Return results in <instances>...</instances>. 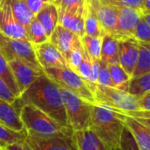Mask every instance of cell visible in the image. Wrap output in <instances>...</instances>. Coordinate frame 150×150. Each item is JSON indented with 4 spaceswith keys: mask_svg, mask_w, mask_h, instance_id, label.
Returning <instances> with one entry per match:
<instances>
[{
    "mask_svg": "<svg viewBox=\"0 0 150 150\" xmlns=\"http://www.w3.org/2000/svg\"><path fill=\"white\" fill-rule=\"evenodd\" d=\"M98 85L100 86H106V87H113L110 70L108 68V64L102 62L100 60V68L99 73L98 77Z\"/></svg>",
    "mask_w": 150,
    "mask_h": 150,
    "instance_id": "obj_36",
    "label": "cell"
},
{
    "mask_svg": "<svg viewBox=\"0 0 150 150\" xmlns=\"http://www.w3.org/2000/svg\"><path fill=\"white\" fill-rule=\"evenodd\" d=\"M0 53L7 62L18 59L38 69L43 70L36 58L33 46L27 40L10 38L0 33Z\"/></svg>",
    "mask_w": 150,
    "mask_h": 150,
    "instance_id": "obj_7",
    "label": "cell"
},
{
    "mask_svg": "<svg viewBox=\"0 0 150 150\" xmlns=\"http://www.w3.org/2000/svg\"><path fill=\"white\" fill-rule=\"evenodd\" d=\"M83 52L84 50L81 43L70 52L69 57L67 58V63L69 65V68L75 72L76 71V69H78L79 65L82 62V60L83 57Z\"/></svg>",
    "mask_w": 150,
    "mask_h": 150,
    "instance_id": "obj_34",
    "label": "cell"
},
{
    "mask_svg": "<svg viewBox=\"0 0 150 150\" xmlns=\"http://www.w3.org/2000/svg\"><path fill=\"white\" fill-rule=\"evenodd\" d=\"M108 68L110 70L113 88L127 92L128 83L131 76L125 71L120 63L108 64Z\"/></svg>",
    "mask_w": 150,
    "mask_h": 150,
    "instance_id": "obj_25",
    "label": "cell"
},
{
    "mask_svg": "<svg viewBox=\"0 0 150 150\" xmlns=\"http://www.w3.org/2000/svg\"><path fill=\"white\" fill-rule=\"evenodd\" d=\"M0 78L5 83L10 91L13 93V95L18 98L19 97V91L14 81L13 76L8 65V62L5 61L2 54L0 53Z\"/></svg>",
    "mask_w": 150,
    "mask_h": 150,
    "instance_id": "obj_29",
    "label": "cell"
},
{
    "mask_svg": "<svg viewBox=\"0 0 150 150\" xmlns=\"http://www.w3.org/2000/svg\"><path fill=\"white\" fill-rule=\"evenodd\" d=\"M119 63L131 76L139 54V41L134 37L118 40Z\"/></svg>",
    "mask_w": 150,
    "mask_h": 150,
    "instance_id": "obj_12",
    "label": "cell"
},
{
    "mask_svg": "<svg viewBox=\"0 0 150 150\" xmlns=\"http://www.w3.org/2000/svg\"><path fill=\"white\" fill-rule=\"evenodd\" d=\"M82 46L91 60H100L102 38L84 34L81 39Z\"/></svg>",
    "mask_w": 150,
    "mask_h": 150,
    "instance_id": "obj_28",
    "label": "cell"
},
{
    "mask_svg": "<svg viewBox=\"0 0 150 150\" xmlns=\"http://www.w3.org/2000/svg\"><path fill=\"white\" fill-rule=\"evenodd\" d=\"M116 150H141L136 144L129 130L125 127L121 134L119 149Z\"/></svg>",
    "mask_w": 150,
    "mask_h": 150,
    "instance_id": "obj_35",
    "label": "cell"
},
{
    "mask_svg": "<svg viewBox=\"0 0 150 150\" xmlns=\"http://www.w3.org/2000/svg\"><path fill=\"white\" fill-rule=\"evenodd\" d=\"M149 91H150V73L130 78L127 90L130 95L138 99Z\"/></svg>",
    "mask_w": 150,
    "mask_h": 150,
    "instance_id": "obj_26",
    "label": "cell"
},
{
    "mask_svg": "<svg viewBox=\"0 0 150 150\" xmlns=\"http://www.w3.org/2000/svg\"><path fill=\"white\" fill-rule=\"evenodd\" d=\"M133 37L138 41L150 43V25L148 24L142 18L135 27L133 33Z\"/></svg>",
    "mask_w": 150,
    "mask_h": 150,
    "instance_id": "obj_33",
    "label": "cell"
},
{
    "mask_svg": "<svg viewBox=\"0 0 150 150\" xmlns=\"http://www.w3.org/2000/svg\"><path fill=\"white\" fill-rule=\"evenodd\" d=\"M125 127L129 130L141 150H150V126L129 116H125Z\"/></svg>",
    "mask_w": 150,
    "mask_h": 150,
    "instance_id": "obj_16",
    "label": "cell"
},
{
    "mask_svg": "<svg viewBox=\"0 0 150 150\" xmlns=\"http://www.w3.org/2000/svg\"><path fill=\"white\" fill-rule=\"evenodd\" d=\"M0 147H5V146H4L3 143H1V142H0Z\"/></svg>",
    "mask_w": 150,
    "mask_h": 150,
    "instance_id": "obj_43",
    "label": "cell"
},
{
    "mask_svg": "<svg viewBox=\"0 0 150 150\" xmlns=\"http://www.w3.org/2000/svg\"><path fill=\"white\" fill-rule=\"evenodd\" d=\"M19 119L26 134L37 138L72 136L70 128L62 127L50 116L32 105H22L18 110Z\"/></svg>",
    "mask_w": 150,
    "mask_h": 150,
    "instance_id": "obj_4",
    "label": "cell"
},
{
    "mask_svg": "<svg viewBox=\"0 0 150 150\" xmlns=\"http://www.w3.org/2000/svg\"><path fill=\"white\" fill-rule=\"evenodd\" d=\"M90 2L105 33L113 35L118 19L119 7L100 0H90Z\"/></svg>",
    "mask_w": 150,
    "mask_h": 150,
    "instance_id": "obj_13",
    "label": "cell"
},
{
    "mask_svg": "<svg viewBox=\"0 0 150 150\" xmlns=\"http://www.w3.org/2000/svg\"><path fill=\"white\" fill-rule=\"evenodd\" d=\"M58 10L52 3L47 4L36 15L35 18L41 24L49 39L51 33L58 25Z\"/></svg>",
    "mask_w": 150,
    "mask_h": 150,
    "instance_id": "obj_21",
    "label": "cell"
},
{
    "mask_svg": "<svg viewBox=\"0 0 150 150\" xmlns=\"http://www.w3.org/2000/svg\"><path fill=\"white\" fill-rule=\"evenodd\" d=\"M0 123L16 132L24 133V126L19 119L18 110L13 104L0 98Z\"/></svg>",
    "mask_w": 150,
    "mask_h": 150,
    "instance_id": "obj_19",
    "label": "cell"
},
{
    "mask_svg": "<svg viewBox=\"0 0 150 150\" xmlns=\"http://www.w3.org/2000/svg\"><path fill=\"white\" fill-rule=\"evenodd\" d=\"M11 7L15 18L26 31L35 15L29 10L25 0H11Z\"/></svg>",
    "mask_w": 150,
    "mask_h": 150,
    "instance_id": "obj_24",
    "label": "cell"
},
{
    "mask_svg": "<svg viewBox=\"0 0 150 150\" xmlns=\"http://www.w3.org/2000/svg\"><path fill=\"white\" fill-rule=\"evenodd\" d=\"M7 150H33L31 149V147L28 145V143L25 141L20 142H16L11 145L6 146Z\"/></svg>",
    "mask_w": 150,
    "mask_h": 150,
    "instance_id": "obj_41",
    "label": "cell"
},
{
    "mask_svg": "<svg viewBox=\"0 0 150 150\" xmlns=\"http://www.w3.org/2000/svg\"><path fill=\"white\" fill-rule=\"evenodd\" d=\"M26 33L28 36L29 42L33 46L40 45L49 40L45 29L35 18L33 19V21L26 28Z\"/></svg>",
    "mask_w": 150,
    "mask_h": 150,
    "instance_id": "obj_27",
    "label": "cell"
},
{
    "mask_svg": "<svg viewBox=\"0 0 150 150\" xmlns=\"http://www.w3.org/2000/svg\"><path fill=\"white\" fill-rule=\"evenodd\" d=\"M29 10L36 15L40 10H42L47 4L52 3V0H25Z\"/></svg>",
    "mask_w": 150,
    "mask_h": 150,
    "instance_id": "obj_38",
    "label": "cell"
},
{
    "mask_svg": "<svg viewBox=\"0 0 150 150\" xmlns=\"http://www.w3.org/2000/svg\"><path fill=\"white\" fill-rule=\"evenodd\" d=\"M43 71L61 88L71 91L88 103H95L94 94L88 83L69 68H47Z\"/></svg>",
    "mask_w": 150,
    "mask_h": 150,
    "instance_id": "obj_5",
    "label": "cell"
},
{
    "mask_svg": "<svg viewBox=\"0 0 150 150\" xmlns=\"http://www.w3.org/2000/svg\"><path fill=\"white\" fill-rule=\"evenodd\" d=\"M8 65L19 91V96L39 76L44 74L43 70L38 69L18 59H14L8 62Z\"/></svg>",
    "mask_w": 150,
    "mask_h": 150,
    "instance_id": "obj_9",
    "label": "cell"
},
{
    "mask_svg": "<svg viewBox=\"0 0 150 150\" xmlns=\"http://www.w3.org/2000/svg\"><path fill=\"white\" fill-rule=\"evenodd\" d=\"M25 104L37 107L62 127L69 128L61 87L45 73L39 76L13 103L18 110Z\"/></svg>",
    "mask_w": 150,
    "mask_h": 150,
    "instance_id": "obj_1",
    "label": "cell"
},
{
    "mask_svg": "<svg viewBox=\"0 0 150 150\" xmlns=\"http://www.w3.org/2000/svg\"><path fill=\"white\" fill-rule=\"evenodd\" d=\"M36 58L44 69L47 68H69L62 53L49 41L33 46Z\"/></svg>",
    "mask_w": 150,
    "mask_h": 150,
    "instance_id": "obj_10",
    "label": "cell"
},
{
    "mask_svg": "<svg viewBox=\"0 0 150 150\" xmlns=\"http://www.w3.org/2000/svg\"><path fill=\"white\" fill-rule=\"evenodd\" d=\"M150 73V47L149 43L139 41V54L136 65L131 77H136Z\"/></svg>",
    "mask_w": 150,
    "mask_h": 150,
    "instance_id": "obj_23",
    "label": "cell"
},
{
    "mask_svg": "<svg viewBox=\"0 0 150 150\" xmlns=\"http://www.w3.org/2000/svg\"><path fill=\"white\" fill-rule=\"evenodd\" d=\"M72 139L76 150H110L90 128L74 132Z\"/></svg>",
    "mask_w": 150,
    "mask_h": 150,
    "instance_id": "obj_17",
    "label": "cell"
},
{
    "mask_svg": "<svg viewBox=\"0 0 150 150\" xmlns=\"http://www.w3.org/2000/svg\"><path fill=\"white\" fill-rule=\"evenodd\" d=\"M0 98L11 104H13L17 99V98L13 95V93L10 91V89L7 87L5 83L1 78H0Z\"/></svg>",
    "mask_w": 150,
    "mask_h": 150,
    "instance_id": "obj_39",
    "label": "cell"
},
{
    "mask_svg": "<svg viewBox=\"0 0 150 150\" xmlns=\"http://www.w3.org/2000/svg\"><path fill=\"white\" fill-rule=\"evenodd\" d=\"M138 104L141 110L144 112H150V91L138 98Z\"/></svg>",
    "mask_w": 150,
    "mask_h": 150,
    "instance_id": "obj_40",
    "label": "cell"
},
{
    "mask_svg": "<svg viewBox=\"0 0 150 150\" xmlns=\"http://www.w3.org/2000/svg\"><path fill=\"white\" fill-rule=\"evenodd\" d=\"M142 18L139 11L128 7H119V14L113 36L117 39L133 37L134 31Z\"/></svg>",
    "mask_w": 150,
    "mask_h": 150,
    "instance_id": "obj_11",
    "label": "cell"
},
{
    "mask_svg": "<svg viewBox=\"0 0 150 150\" xmlns=\"http://www.w3.org/2000/svg\"><path fill=\"white\" fill-rule=\"evenodd\" d=\"M0 33L10 38L29 41L25 29L12 13L11 0H0Z\"/></svg>",
    "mask_w": 150,
    "mask_h": 150,
    "instance_id": "obj_8",
    "label": "cell"
},
{
    "mask_svg": "<svg viewBox=\"0 0 150 150\" xmlns=\"http://www.w3.org/2000/svg\"><path fill=\"white\" fill-rule=\"evenodd\" d=\"M104 3L111 4L117 7H128L135 9L141 12L142 15L150 13L144 9V0H100Z\"/></svg>",
    "mask_w": 150,
    "mask_h": 150,
    "instance_id": "obj_31",
    "label": "cell"
},
{
    "mask_svg": "<svg viewBox=\"0 0 150 150\" xmlns=\"http://www.w3.org/2000/svg\"><path fill=\"white\" fill-rule=\"evenodd\" d=\"M100 60L106 64L119 63L118 40L112 34L105 33L102 37Z\"/></svg>",
    "mask_w": 150,
    "mask_h": 150,
    "instance_id": "obj_22",
    "label": "cell"
},
{
    "mask_svg": "<svg viewBox=\"0 0 150 150\" xmlns=\"http://www.w3.org/2000/svg\"><path fill=\"white\" fill-rule=\"evenodd\" d=\"M49 41L62 53L66 61L70 52L81 44L80 37L59 24L51 33Z\"/></svg>",
    "mask_w": 150,
    "mask_h": 150,
    "instance_id": "obj_15",
    "label": "cell"
},
{
    "mask_svg": "<svg viewBox=\"0 0 150 150\" xmlns=\"http://www.w3.org/2000/svg\"><path fill=\"white\" fill-rule=\"evenodd\" d=\"M72 136L37 138L26 134L25 142L33 150H76Z\"/></svg>",
    "mask_w": 150,
    "mask_h": 150,
    "instance_id": "obj_14",
    "label": "cell"
},
{
    "mask_svg": "<svg viewBox=\"0 0 150 150\" xmlns=\"http://www.w3.org/2000/svg\"><path fill=\"white\" fill-rule=\"evenodd\" d=\"M58 11H83L84 0H52Z\"/></svg>",
    "mask_w": 150,
    "mask_h": 150,
    "instance_id": "obj_32",
    "label": "cell"
},
{
    "mask_svg": "<svg viewBox=\"0 0 150 150\" xmlns=\"http://www.w3.org/2000/svg\"><path fill=\"white\" fill-rule=\"evenodd\" d=\"M83 21H84L85 34L92 36V37L102 38L103 35L105 33L99 24V21L96 16L95 11L90 0H84Z\"/></svg>",
    "mask_w": 150,
    "mask_h": 150,
    "instance_id": "obj_20",
    "label": "cell"
},
{
    "mask_svg": "<svg viewBox=\"0 0 150 150\" xmlns=\"http://www.w3.org/2000/svg\"><path fill=\"white\" fill-rule=\"evenodd\" d=\"M26 137V133H19L10 129L2 123H0V142L5 147L16 142H20L25 141Z\"/></svg>",
    "mask_w": 150,
    "mask_h": 150,
    "instance_id": "obj_30",
    "label": "cell"
},
{
    "mask_svg": "<svg viewBox=\"0 0 150 150\" xmlns=\"http://www.w3.org/2000/svg\"><path fill=\"white\" fill-rule=\"evenodd\" d=\"M58 24L76 34L80 39L85 34L83 11H58Z\"/></svg>",
    "mask_w": 150,
    "mask_h": 150,
    "instance_id": "obj_18",
    "label": "cell"
},
{
    "mask_svg": "<svg viewBox=\"0 0 150 150\" xmlns=\"http://www.w3.org/2000/svg\"><path fill=\"white\" fill-rule=\"evenodd\" d=\"M93 94L95 99L94 104L102 105L125 116L135 118L150 126V112L141 110L138 99L128 92L113 87L97 85Z\"/></svg>",
    "mask_w": 150,
    "mask_h": 150,
    "instance_id": "obj_3",
    "label": "cell"
},
{
    "mask_svg": "<svg viewBox=\"0 0 150 150\" xmlns=\"http://www.w3.org/2000/svg\"><path fill=\"white\" fill-rule=\"evenodd\" d=\"M0 150H7L6 147H0Z\"/></svg>",
    "mask_w": 150,
    "mask_h": 150,
    "instance_id": "obj_42",
    "label": "cell"
},
{
    "mask_svg": "<svg viewBox=\"0 0 150 150\" xmlns=\"http://www.w3.org/2000/svg\"><path fill=\"white\" fill-rule=\"evenodd\" d=\"M91 59L87 54V53L84 51L83 52V57L82 62L79 65L78 69H76V73L78 76H80V77H82L86 83H88L89 78H90V75H91Z\"/></svg>",
    "mask_w": 150,
    "mask_h": 150,
    "instance_id": "obj_37",
    "label": "cell"
},
{
    "mask_svg": "<svg viewBox=\"0 0 150 150\" xmlns=\"http://www.w3.org/2000/svg\"><path fill=\"white\" fill-rule=\"evenodd\" d=\"M61 91L69 128L73 132L89 128L92 104L63 88H61Z\"/></svg>",
    "mask_w": 150,
    "mask_h": 150,
    "instance_id": "obj_6",
    "label": "cell"
},
{
    "mask_svg": "<svg viewBox=\"0 0 150 150\" xmlns=\"http://www.w3.org/2000/svg\"><path fill=\"white\" fill-rule=\"evenodd\" d=\"M125 115L102 105L92 104L90 129L110 150L119 149L121 134L125 127Z\"/></svg>",
    "mask_w": 150,
    "mask_h": 150,
    "instance_id": "obj_2",
    "label": "cell"
}]
</instances>
